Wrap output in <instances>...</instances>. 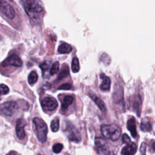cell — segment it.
Returning a JSON list of instances; mask_svg holds the SVG:
<instances>
[{"mask_svg":"<svg viewBox=\"0 0 155 155\" xmlns=\"http://www.w3.org/2000/svg\"><path fill=\"white\" fill-rule=\"evenodd\" d=\"M27 15L35 22H39L44 8L39 0H21Z\"/></svg>","mask_w":155,"mask_h":155,"instance_id":"6da1fadb","label":"cell"},{"mask_svg":"<svg viewBox=\"0 0 155 155\" xmlns=\"http://www.w3.org/2000/svg\"><path fill=\"white\" fill-rule=\"evenodd\" d=\"M101 131L105 138L112 141L117 140L121 134L120 128L114 124L102 125L101 127Z\"/></svg>","mask_w":155,"mask_h":155,"instance_id":"7a4b0ae2","label":"cell"},{"mask_svg":"<svg viewBox=\"0 0 155 155\" xmlns=\"http://www.w3.org/2000/svg\"><path fill=\"white\" fill-rule=\"evenodd\" d=\"M33 124L35 125V131L37 137L39 142L44 143L47 140V134L48 131L46 123L39 117L33 119Z\"/></svg>","mask_w":155,"mask_h":155,"instance_id":"3957f363","label":"cell"},{"mask_svg":"<svg viewBox=\"0 0 155 155\" xmlns=\"http://www.w3.org/2000/svg\"><path fill=\"white\" fill-rule=\"evenodd\" d=\"M17 108V104L14 101H8L0 105V114L5 116H12Z\"/></svg>","mask_w":155,"mask_h":155,"instance_id":"277c9868","label":"cell"},{"mask_svg":"<svg viewBox=\"0 0 155 155\" xmlns=\"http://www.w3.org/2000/svg\"><path fill=\"white\" fill-rule=\"evenodd\" d=\"M0 12L10 19L14 18L15 15L13 8L5 0H0Z\"/></svg>","mask_w":155,"mask_h":155,"instance_id":"5b68a950","label":"cell"},{"mask_svg":"<svg viewBox=\"0 0 155 155\" xmlns=\"http://www.w3.org/2000/svg\"><path fill=\"white\" fill-rule=\"evenodd\" d=\"M58 105L56 99L52 97H46L41 102V106L45 111H54L58 107Z\"/></svg>","mask_w":155,"mask_h":155,"instance_id":"8992f818","label":"cell"},{"mask_svg":"<svg viewBox=\"0 0 155 155\" xmlns=\"http://www.w3.org/2000/svg\"><path fill=\"white\" fill-rule=\"evenodd\" d=\"M94 143L96 147L100 151V152H102L104 155H108L110 154L108 143L104 138L101 137H96Z\"/></svg>","mask_w":155,"mask_h":155,"instance_id":"52a82bcc","label":"cell"},{"mask_svg":"<svg viewBox=\"0 0 155 155\" xmlns=\"http://www.w3.org/2000/svg\"><path fill=\"white\" fill-rule=\"evenodd\" d=\"M26 125V122L24 119H18L16 124V133L18 139L22 140L25 137V127Z\"/></svg>","mask_w":155,"mask_h":155,"instance_id":"ba28073f","label":"cell"},{"mask_svg":"<svg viewBox=\"0 0 155 155\" xmlns=\"http://www.w3.org/2000/svg\"><path fill=\"white\" fill-rule=\"evenodd\" d=\"M67 136L70 140L74 142H79L81 140V135L78 130L73 127V125H67Z\"/></svg>","mask_w":155,"mask_h":155,"instance_id":"9c48e42d","label":"cell"},{"mask_svg":"<svg viewBox=\"0 0 155 155\" xmlns=\"http://www.w3.org/2000/svg\"><path fill=\"white\" fill-rule=\"evenodd\" d=\"M4 63L6 65H11L15 67H21L22 65V62L20 58L16 54H13L7 58Z\"/></svg>","mask_w":155,"mask_h":155,"instance_id":"30bf717a","label":"cell"},{"mask_svg":"<svg viewBox=\"0 0 155 155\" xmlns=\"http://www.w3.org/2000/svg\"><path fill=\"white\" fill-rule=\"evenodd\" d=\"M137 151V146L134 143H130L125 146L122 151V155H134Z\"/></svg>","mask_w":155,"mask_h":155,"instance_id":"8fae6325","label":"cell"},{"mask_svg":"<svg viewBox=\"0 0 155 155\" xmlns=\"http://www.w3.org/2000/svg\"><path fill=\"white\" fill-rule=\"evenodd\" d=\"M127 129L130 131L131 136L133 137H136L137 133L136 131V120L134 117H131L128 120L127 124Z\"/></svg>","mask_w":155,"mask_h":155,"instance_id":"7c38bea8","label":"cell"},{"mask_svg":"<svg viewBox=\"0 0 155 155\" xmlns=\"http://www.w3.org/2000/svg\"><path fill=\"white\" fill-rule=\"evenodd\" d=\"M100 76L102 79V82L100 85V88L104 91L109 90L111 85V81L110 78L104 74H101Z\"/></svg>","mask_w":155,"mask_h":155,"instance_id":"4fadbf2b","label":"cell"},{"mask_svg":"<svg viewBox=\"0 0 155 155\" xmlns=\"http://www.w3.org/2000/svg\"><path fill=\"white\" fill-rule=\"evenodd\" d=\"M71 50H72L71 46L67 43H63L61 44L59 46L58 49L59 53H61V54L69 53L71 51Z\"/></svg>","mask_w":155,"mask_h":155,"instance_id":"5bb4252c","label":"cell"},{"mask_svg":"<svg viewBox=\"0 0 155 155\" xmlns=\"http://www.w3.org/2000/svg\"><path fill=\"white\" fill-rule=\"evenodd\" d=\"M74 101V97L72 96L67 95L64 97L63 102L61 105V108L63 110H65L67 109V108Z\"/></svg>","mask_w":155,"mask_h":155,"instance_id":"9a60e30c","label":"cell"},{"mask_svg":"<svg viewBox=\"0 0 155 155\" xmlns=\"http://www.w3.org/2000/svg\"><path fill=\"white\" fill-rule=\"evenodd\" d=\"M91 99L93 100V101L95 102V104H96V105L98 107V108L103 112L106 111V107L105 105L104 104V102H103V101L100 99L99 97L94 96V95H91Z\"/></svg>","mask_w":155,"mask_h":155,"instance_id":"2e32d148","label":"cell"},{"mask_svg":"<svg viewBox=\"0 0 155 155\" xmlns=\"http://www.w3.org/2000/svg\"><path fill=\"white\" fill-rule=\"evenodd\" d=\"M152 127L150 122L148 120H142L140 125V129L144 132H149L151 130Z\"/></svg>","mask_w":155,"mask_h":155,"instance_id":"e0dca14e","label":"cell"},{"mask_svg":"<svg viewBox=\"0 0 155 155\" xmlns=\"http://www.w3.org/2000/svg\"><path fill=\"white\" fill-rule=\"evenodd\" d=\"M38 79V76L36 72L35 71H32L30 72V73L28 76V82L30 85L34 84L36 82Z\"/></svg>","mask_w":155,"mask_h":155,"instance_id":"ac0fdd59","label":"cell"},{"mask_svg":"<svg viewBox=\"0 0 155 155\" xmlns=\"http://www.w3.org/2000/svg\"><path fill=\"white\" fill-rule=\"evenodd\" d=\"M80 69L79 60L76 57H74L71 62V70L73 73H77Z\"/></svg>","mask_w":155,"mask_h":155,"instance_id":"d6986e66","label":"cell"},{"mask_svg":"<svg viewBox=\"0 0 155 155\" xmlns=\"http://www.w3.org/2000/svg\"><path fill=\"white\" fill-rule=\"evenodd\" d=\"M68 67L65 65L64 68H62V70L61 71V72L59 73L58 78H57V81H60L64 78H65V77H67L68 74H69V70H68Z\"/></svg>","mask_w":155,"mask_h":155,"instance_id":"ffe728a7","label":"cell"},{"mask_svg":"<svg viewBox=\"0 0 155 155\" xmlns=\"http://www.w3.org/2000/svg\"><path fill=\"white\" fill-rule=\"evenodd\" d=\"M51 130L53 132H56L58 131L59 128V119L56 117L54 118L51 122L50 125Z\"/></svg>","mask_w":155,"mask_h":155,"instance_id":"44dd1931","label":"cell"},{"mask_svg":"<svg viewBox=\"0 0 155 155\" xmlns=\"http://www.w3.org/2000/svg\"><path fill=\"white\" fill-rule=\"evenodd\" d=\"M59 62L56 61L55 62L53 63V64L52 65L50 70V74L53 76L54 74H55L59 70Z\"/></svg>","mask_w":155,"mask_h":155,"instance_id":"7402d4cb","label":"cell"},{"mask_svg":"<svg viewBox=\"0 0 155 155\" xmlns=\"http://www.w3.org/2000/svg\"><path fill=\"white\" fill-rule=\"evenodd\" d=\"M63 148V145L62 144L60 143H56L54 144L53 146V151L54 153H60L62 150Z\"/></svg>","mask_w":155,"mask_h":155,"instance_id":"603a6c76","label":"cell"},{"mask_svg":"<svg viewBox=\"0 0 155 155\" xmlns=\"http://www.w3.org/2000/svg\"><path fill=\"white\" fill-rule=\"evenodd\" d=\"M50 62L45 61L40 64L39 67L41 68V69L42 70V71H46L50 68Z\"/></svg>","mask_w":155,"mask_h":155,"instance_id":"cb8c5ba5","label":"cell"},{"mask_svg":"<svg viewBox=\"0 0 155 155\" xmlns=\"http://www.w3.org/2000/svg\"><path fill=\"white\" fill-rule=\"evenodd\" d=\"M9 88L5 84H1L0 85V95H4L8 93Z\"/></svg>","mask_w":155,"mask_h":155,"instance_id":"d4e9b609","label":"cell"},{"mask_svg":"<svg viewBox=\"0 0 155 155\" xmlns=\"http://www.w3.org/2000/svg\"><path fill=\"white\" fill-rule=\"evenodd\" d=\"M71 88V85L69 83H65V84H63L61 85H60L58 87V90H70Z\"/></svg>","mask_w":155,"mask_h":155,"instance_id":"484cf974","label":"cell"},{"mask_svg":"<svg viewBox=\"0 0 155 155\" xmlns=\"http://www.w3.org/2000/svg\"><path fill=\"white\" fill-rule=\"evenodd\" d=\"M122 142L125 143H130L131 142L130 138L127 134H124L122 136Z\"/></svg>","mask_w":155,"mask_h":155,"instance_id":"4316f807","label":"cell"},{"mask_svg":"<svg viewBox=\"0 0 155 155\" xmlns=\"http://www.w3.org/2000/svg\"><path fill=\"white\" fill-rule=\"evenodd\" d=\"M7 155H16V153L15 151H12L9 152Z\"/></svg>","mask_w":155,"mask_h":155,"instance_id":"83f0119b","label":"cell"},{"mask_svg":"<svg viewBox=\"0 0 155 155\" xmlns=\"http://www.w3.org/2000/svg\"><path fill=\"white\" fill-rule=\"evenodd\" d=\"M152 148H153V151L155 152V142H154L152 144Z\"/></svg>","mask_w":155,"mask_h":155,"instance_id":"f1b7e54d","label":"cell"},{"mask_svg":"<svg viewBox=\"0 0 155 155\" xmlns=\"http://www.w3.org/2000/svg\"><path fill=\"white\" fill-rule=\"evenodd\" d=\"M108 155H114V154L113 153H110V154Z\"/></svg>","mask_w":155,"mask_h":155,"instance_id":"f546056e","label":"cell"},{"mask_svg":"<svg viewBox=\"0 0 155 155\" xmlns=\"http://www.w3.org/2000/svg\"><path fill=\"white\" fill-rule=\"evenodd\" d=\"M37 155H41V154H37Z\"/></svg>","mask_w":155,"mask_h":155,"instance_id":"4dcf8cb0","label":"cell"}]
</instances>
